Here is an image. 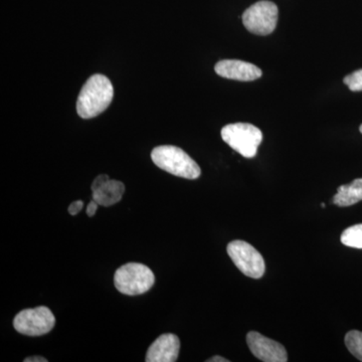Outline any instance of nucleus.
Listing matches in <instances>:
<instances>
[{"label": "nucleus", "mask_w": 362, "mask_h": 362, "mask_svg": "<svg viewBox=\"0 0 362 362\" xmlns=\"http://www.w3.org/2000/svg\"><path fill=\"white\" fill-rule=\"evenodd\" d=\"M362 201V178H357L349 185L338 187L333 197V204L338 206H351Z\"/></svg>", "instance_id": "f8f14e48"}, {"label": "nucleus", "mask_w": 362, "mask_h": 362, "mask_svg": "<svg viewBox=\"0 0 362 362\" xmlns=\"http://www.w3.org/2000/svg\"><path fill=\"white\" fill-rule=\"evenodd\" d=\"M345 345L352 356L362 361V332L351 330L345 335Z\"/></svg>", "instance_id": "4468645a"}, {"label": "nucleus", "mask_w": 362, "mask_h": 362, "mask_svg": "<svg viewBox=\"0 0 362 362\" xmlns=\"http://www.w3.org/2000/svg\"><path fill=\"white\" fill-rule=\"evenodd\" d=\"M344 84L349 88L352 92H361L362 90V69L361 70L354 71L343 80Z\"/></svg>", "instance_id": "2eb2a0df"}, {"label": "nucleus", "mask_w": 362, "mask_h": 362, "mask_svg": "<svg viewBox=\"0 0 362 362\" xmlns=\"http://www.w3.org/2000/svg\"><path fill=\"white\" fill-rule=\"evenodd\" d=\"M279 9L274 2L261 0L252 4L243 14V23L250 33L268 35L277 26Z\"/></svg>", "instance_id": "0eeeda50"}, {"label": "nucleus", "mask_w": 362, "mask_h": 362, "mask_svg": "<svg viewBox=\"0 0 362 362\" xmlns=\"http://www.w3.org/2000/svg\"><path fill=\"white\" fill-rule=\"evenodd\" d=\"M156 283V276L148 267L140 263H128L115 272L116 289L128 296L144 294Z\"/></svg>", "instance_id": "7ed1b4c3"}, {"label": "nucleus", "mask_w": 362, "mask_h": 362, "mask_svg": "<svg viewBox=\"0 0 362 362\" xmlns=\"http://www.w3.org/2000/svg\"><path fill=\"white\" fill-rule=\"evenodd\" d=\"M214 71L221 77L242 82L258 80L263 75L258 66L239 59H223L216 64Z\"/></svg>", "instance_id": "1a4fd4ad"}, {"label": "nucleus", "mask_w": 362, "mask_h": 362, "mask_svg": "<svg viewBox=\"0 0 362 362\" xmlns=\"http://www.w3.org/2000/svg\"><path fill=\"white\" fill-rule=\"evenodd\" d=\"M83 207H84V202L82 201L71 202L68 209L69 214H70L71 216H76V214H78L82 211Z\"/></svg>", "instance_id": "f3484780"}, {"label": "nucleus", "mask_w": 362, "mask_h": 362, "mask_svg": "<svg viewBox=\"0 0 362 362\" xmlns=\"http://www.w3.org/2000/svg\"><path fill=\"white\" fill-rule=\"evenodd\" d=\"M223 141L246 158L257 156L258 147L263 141V133L249 123L228 124L221 129Z\"/></svg>", "instance_id": "20e7f679"}, {"label": "nucleus", "mask_w": 362, "mask_h": 362, "mask_svg": "<svg viewBox=\"0 0 362 362\" xmlns=\"http://www.w3.org/2000/svg\"><path fill=\"white\" fill-rule=\"evenodd\" d=\"M25 362H47V359H45V357L42 356H33V357H28V358H25Z\"/></svg>", "instance_id": "6ab92c4d"}, {"label": "nucleus", "mask_w": 362, "mask_h": 362, "mask_svg": "<svg viewBox=\"0 0 362 362\" xmlns=\"http://www.w3.org/2000/svg\"><path fill=\"white\" fill-rule=\"evenodd\" d=\"M114 97V88L106 76L96 74L83 86L77 101V112L83 119L94 118L103 113Z\"/></svg>", "instance_id": "f257e3e1"}, {"label": "nucleus", "mask_w": 362, "mask_h": 362, "mask_svg": "<svg viewBox=\"0 0 362 362\" xmlns=\"http://www.w3.org/2000/svg\"><path fill=\"white\" fill-rule=\"evenodd\" d=\"M247 343L250 350L257 358L264 362L288 361L287 350L281 343L264 337L257 331L247 334Z\"/></svg>", "instance_id": "6e6552de"}, {"label": "nucleus", "mask_w": 362, "mask_h": 362, "mask_svg": "<svg viewBox=\"0 0 362 362\" xmlns=\"http://www.w3.org/2000/svg\"><path fill=\"white\" fill-rule=\"evenodd\" d=\"M151 159L157 168L178 177L192 180L201 176L199 164L180 147L173 145L156 147L152 150Z\"/></svg>", "instance_id": "f03ea898"}, {"label": "nucleus", "mask_w": 362, "mask_h": 362, "mask_svg": "<svg viewBox=\"0 0 362 362\" xmlns=\"http://www.w3.org/2000/svg\"><path fill=\"white\" fill-rule=\"evenodd\" d=\"M340 240L344 246L362 249V223L346 228L342 233Z\"/></svg>", "instance_id": "ddd939ff"}, {"label": "nucleus", "mask_w": 362, "mask_h": 362, "mask_svg": "<svg viewBox=\"0 0 362 362\" xmlns=\"http://www.w3.org/2000/svg\"><path fill=\"white\" fill-rule=\"evenodd\" d=\"M180 350V340L175 334L166 333L157 338L147 350V362H175Z\"/></svg>", "instance_id": "9d476101"}, {"label": "nucleus", "mask_w": 362, "mask_h": 362, "mask_svg": "<svg viewBox=\"0 0 362 362\" xmlns=\"http://www.w3.org/2000/svg\"><path fill=\"white\" fill-rule=\"evenodd\" d=\"M125 185L121 181L109 180L102 187L93 192V199L99 206H111L122 199Z\"/></svg>", "instance_id": "9b49d317"}, {"label": "nucleus", "mask_w": 362, "mask_h": 362, "mask_svg": "<svg viewBox=\"0 0 362 362\" xmlns=\"http://www.w3.org/2000/svg\"><path fill=\"white\" fill-rule=\"evenodd\" d=\"M56 318L47 307L25 309L13 320L14 329L26 337H42L54 329Z\"/></svg>", "instance_id": "423d86ee"}, {"label": "nucleus", "mask_w": 362, "mask_h": 362, "mask_svg": "<svg viewBox=\"0 0 362 362\" xmlns=\"http://www.w3.org/2000/svg\"><path fill=\"white\" fill-rule=\"evenodd\" d=\"M98 206H99V204H98L97 202H95L94 199H93L92 202H90L87 206L88 216H90V218L94 216L95 214H96Z\"/></svg>", "instance_id": "a211bd4d"}, {"label": "nucleus", "mask_w": 362, "mask_h": 362, "mask_svg": "<svg viewBox=\"0 0 362 362\" xmlns=\"http://www.w3.org/2000/svg\"><path fill=\"white\" fill-rule=\"evenodd\" d=\"M359 130H361V134H362V125L361 126V128H359Z\"/></svg>", "instance_id": "4be33fe9"}, {"label": "nucleus", "mask_w": 362, "mask_h": 362, "mask_svg": "<svg viewBox=\"0 0 362 362\" xmlns=\"http://www.w3.org/2000/svg\"><path fill=\"white\" fill-rule=\"evenodd\" d=\"M109 180H110V177H109V176L107 175H98L97 177L95 178V180L93 181L92 192H94V190H96L100 187H102V185H103L104 183H106Z\"/></svg>", "instance_id": "dca6fc26"}, {"label": "nucleus", "mask_w": 362, "mask_h": 362, "mask_svg": "<svg viewBox=\"0 0 362 362\" xmlns=\"http://www.w3.org/2000/svg\"><path fill=\"white\" fill-rule=\"evenodd\" d=\"M228 256L245 276L252 279L263 277L266 271L263 256L245 240H235L228 245Z\"/></svg>", "instance_id": "39448f33"}, {"label": "nucleus", "mask_w": 362, "mask_h": 362, "mask_svg": "<svg viewBox=\"0 0 362 362\" xmlns=\"http://www.w3.org/2000/svg\"><path fill=\"white\" fill-rule=\"evenodd\" d=\"M207 362H228V359L223 358L221 356H214L211 358L207 359Z\"/></svg>", "instance_id": "aec40b11"}, {"label": "nucleus", "mask_w": 362, "mask_h": 362, "mask_svg": "<svg viewBox=\"0 0 362 362\" xmlns=\"http://www.w3.org/2000/svg\"><path fill=\"white\" fill-rule=\"evenodd\" d=\"M321 207H322V209H324V207H325V204H324V202H322V204H321Z\"/></svg>", "instance_id": "412c9836"}]
</instances>
